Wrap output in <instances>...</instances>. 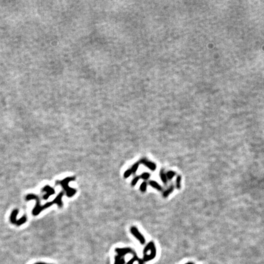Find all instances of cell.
I'll use <instances>...</instances> for the list:
<instances>
[{"mask_svg": "<svg viewBox=\"0 0 264 264\" xmlns=\"http://www.w3.org/2000/svg\"><path fill=\"white\" fill-rule=\"evenodd\" d=\"M147 184L146 183V182H143L140 186V190L141 192H145L147 189Z\"/></svg>", "mask_w": 264, "mask_h": 264, "instance_id": "obj_10", "label": "cell"}, {"mask_svg": "<svg viewBox=\"0 0 264 264\" xmlns=\"http://www.w3.org/2000/svg\"><path fill=\"white\" fill-rule=\"evenodd\" d=\"M166 174V177H167V180H172V179L173 178V177L176 174V173L173 171H169Z\"/></svg>", "mask_w": 264, "mask_h": 264, "instance_id": "obj_7", "label": "cell"}, {"mask_svg": "<svg viewBox=\"0 0 264 264\" xmlns=\"http://www.w3.org/2000/svg\"><path fill=\"white\" fill-rule=\"evenodd\" d=\"M181 181L182 177L181 176H178L176 178V186L177 189H180L181 188Z\"/></svg>", "mask_w": 264, "mask_h": 264, "instance_id": "obj_8", "label": "cell"}, {"mask_svg": "<svg viewBox=\"0 0 264 264\" xmlns=\"http://www.w3.org/2000/svg\"><path fill=\"white\" fill-rule=\"evenodd\" d=\"M140 176H141L140 177H141V178H143V180L146 181V180H147V179H149V178L151 175H150V174H149V173H143Z\"/></svg>", "mask_w": 264, "mask_h": 264, "instance_id": "obj_11", "label": "cell"}, {"mask_svg": "<svg viewBox=\"0 0 264 264\" xmlns=\"http://www.w3.org/2000/svg\"><path fill=\"white\" fill-rule=\"evenodd\" d=\"M73 180H75V177H68L65 178L64 180L62 181L61 182H59L60 184L62 186V187L64 188V190L67 193V196L68 197H72L76 193V189L71 188L69 186V183Z\"/></svg>", "mask_w": 264, "mask_h": 264, "instance_id": "obj_1", "label": "cell"}, {"mask_svg": "<svg viewBox=\"0 0 264 264\" xmlns=\"http://www.w3.org/2000/svg\"><path fill=\"white\" fill-rule=\"evenodd\" d=\"M160 177L162 181L163 182V183L165 185H166L167 184V178L166 177V174L165 173L163 170H161L160 172Z\"/></svg>", "mask_w": 264, "mask_h": 264, "instance_id": "obj_5", "label": "cell"}, {"mask_svg": "<svg viewBox=\"0 0 264 264\" xmlns=\"http://www.w3.org/2000/svg\"><path fill=\"white\" fill-rule=\"evenodd\" d=\"M174 185H171L170 188H169L168 189H167L166 190H165V191L163 192V197H167L169 195H170V194H171L173 192V191H174Z\"/></svg>", "mask_w": 264, "mask_h": 264, "instance_id": "obj_6", "label": "cell"}, {"mask_svg": "<svg viewBox=\"0 0 264 264\" xmlns=\"http://www.w3.org/2000/svg\"><path fill=\"white\" fill-rule=\"evenodd\" d=\"M149 184V185L152 187H153L154 188L158 190V191H162V190H163V188L162 187V186L159 184H158V182H155V181H150Z\"/></svg>", "mask_w": 264, "mask_h": 264, "instance_id": "obj_4", "label": "cell"}, {"mask_svg": "<svg viewBox=\"0 0 264 264\" xmlns=\"http://www.w3.org/2000/svg\"><path fill=\"white\" fill-rule=\"evenodd\" d=\"M140 177H139V176H136V177H135L133 179V181H132V185L133 186H135L136 184L137 183H138V181L140 180Z\"/></svg>", "mask_w": 264, "mask_h": 264, "instance_id": "obj_12", "label": "cell"}, {"mask_svg": "<svg viewBox=\"0 0 264 264\" xmlns=\"http://www.w3.org/2000/svg\"><path fill=\"white\" fill-rule=\"evenodd\" d=\"M130 232H131V233L133 234V235L140 241L141 244H144L145 238L143 237V235L139 232L138 229H137L135 226L132 227L130 229Z\"/></svg>", "mask_w": 264, "mask_h": 264, "instance_id": "obj_2", "label": "cell"}, {"mask_svg": "<svg viewBox=\"0 0 264 264\" xmlns=\"http://www.w3.org/2000/svg\"><path fill=\"white\" fill-rule=\"evenodd\" d=\"M140 163H142L143 165H144L146 167H148L149 170H151L152 171H155L156 170V165L153 162H151L150 161H148L147 160L145 159V158H143V159L141 160Z\"/></svg>", "mask_w": 264, "mask_h": 264, "instance_id": "obj_3", "label": "cell"}, {"mask_svg": "<svg viewBox=\"0 0 264 264\" xmlns=\"http://www.w3.org/2000/svg\"><path fill=\"white\" fill-rule=\"evenodd\" d=\"M35 264H48V263H42V262H39V263H36Z\"/></svg>", "mask_w": 264, "mask_h": 264, "instance_id": "obj_14", "label": "cell"}, {"mask_svg": "<svg viewBox=\"0 0 264 264\" xmlns=\"http://www.w3.org/2000/svg\"><path fill=\"white\" fill-rule=\"evenodd\" d=\"M139 166H140V163H135L133 166H132V168L130 169L131 170V171H132V174H135L136 172V171L138 170V167H139Z\"/></svg>", "mask_w": 264, "mask_h": 264, "instance_id": "obj_9", "label": "cell"}, {"mask_svg": "<svg viewBox=\"0 0 264 264\" xmlns=\"http://www.w3.org/2000/svg\"><path fill=\"white\" fill-rule=\"evenodd\" d=\"M132 174V171H131V170L130 169V170H127L125 173H124V177L125 178H128V177H129Z\"/></svg>", "mask_w": 264, "mask_h": 264, "instance_id": "obj_13", "label": "cell"}]
</instances>
